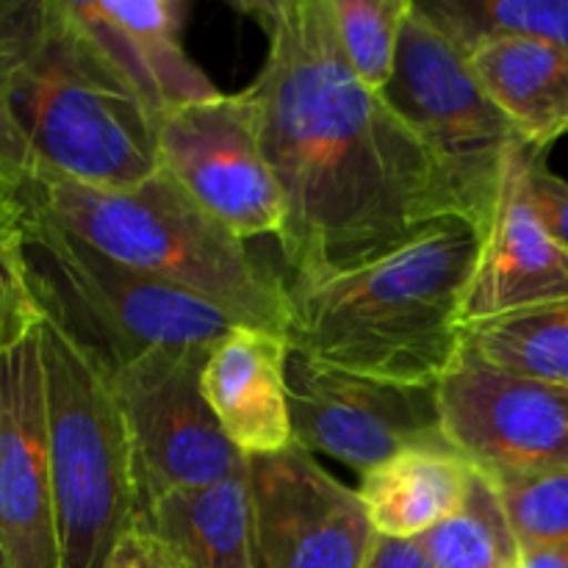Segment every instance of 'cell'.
Masks as SVG:
<instances>
[{
    "mask_svg": "<svg viewBox=\"0 0 568 568\" xmlns=\"http://www.w3.org/2000/svg\"><path fill=\"white\" fill-rule=\"evenodd\" d=\"M250 11L270 39L247 94L286 211L277 244L292 281L358 270L449 216H466L425 144L358 81L327 0Z\"/></svg>",
    "mask_w": 568,
    "mask_h": 568,
    "instance_id": "1",
    "label": "cell"
},
{
    "mask_svg": "<svg viewBox=\"0 0 568 568\" xmlns=\"http://www.w3.org/2000/svg\"><path fill=\"white\" fill-rule=\"evenodd\" d=\"M480 242L466 216H449L358 270L288 281V344L333 369L436 386L460 353V308Z\"/></svg>",
    "mask_w": 568,
    "mask_h": 568,
    "instance_id": "2",
    "label": "cell"
},
{
    "mask_svg": "<svg viewBox=\"0 0 568 568\" xmlns=\"http://www.w3.org/2000/svg\"><path fill=\"white\" fill-rule=\"evenodd\" d=\"M17 205L39 211L109 258L216 305L236 325L286 336V283L166 170L131 189H98L33 166Z\"/></svg>",
    "mask_w": 568,
    "mask_h": 568,
    "instance_id": "3",
    "label": "cell"
},
{
    "mask_svg": "<svg viewBox=\"0 0 568 568\" xmlns=\"http://www.w3.org/2000/svg\"><path fill=\"white\" fill-rule=\"evenodd\" d=\"M14 114L33 166L98 189L161 170L155 111L78 28L64 0H37L14 78Z\"/></svg>",
    "mask_w": 568,
    "mask_h": 568,
    "instance_id": "4",
    "label": "cell"
},
{
    "mask_svg": "<svg viewBox=\"0 0 568 568\" xmlns=\"http://www.w3.org/2000/svg\"><path fill=\"white\" fill-rule=\"evenodd\" d=\"M17 209L44 320L105 381L155 349H211L236 327L216 305L109 258L39 211Z\"/></svg>",
    "mask_w": 568,
    "mask_h": 568,
    "instance_id": "5",
    "label": "cell"
},
{
    "mask_svg": "<svg viewBox=\"0 0 568 568\" xmlns=\"http://www.w3.org/2000/svg\"><path fill=\"white\" fill-rule=\"evenodd\" d=\"M61 568H105L136 525L125 422L109 381L44 320L39 327Z\"/></svg>",
    "mask_w": 568,
    "mask_h": 568,
    "instance_id": "6",
    "label": "cell"
},
{
    "mask_svg": "<svg viewBox=\"0 0 568 568\" xmlns=\"http://www.w3.org/2000/svg\"><path fill=\"white\" fill-rule=\"evenodd\" d=\"M381 94L442 166L471 225L486 233L505 166L521 139L480 87L464 50L416 0L394 75Z\"/></svg>",
    "mask_w": 568,
    "mask_h": 568,
    "instance_id": "7",
    "label": "cell"
},
{
    "mask_svg": "<svg viewBox=\"0 0 568 568\" xmlns=\"http://www.w3.org/2000/svg\"><path fill=\"white\" fill-rule=\"evenodd\" d=\"M205 355L209 349H155L109 377L131 442L139 516L166 494L247 469L203 397Z\"/></svg>",
    "mask_w": 568,
    "mask_h": 568,
    "instance_id": "8",
    "label": "cell"
},
{
    "mask_svg": "<svg viewBox=\"0 0 568 568\" xmlns=\"http://www.w3.org/2000/svg\"><path fill=\"white\" fill-rule=\"evenodd\" d=\"M294 444L366 475L410 449H453L436 386L377 381L288 353Z\"/></svg>",
    "mask_w": 568,
    "mask_h": 568,
    "instance_id": "9",
    "label": "cell"
},
{
    "mask_svg": "<svg viewBox=\"0 0 568 568\" xmlns=\"http://www.w3.org/2000/svg\"><path fill=\"white\" fill-rule=\"evenodd\" d=\"M438 410L449 447L491 480L568 471V388L460 347L438 381Z\"/></svg>",
    "mask_w": 568,
    "mask_h": 568,
    "instance_id": "10",
    "label": "cell"
},
{
    "mask_svg": "<svg viewBox=\"0 0 568 568\" xmlns=\"http://www.w3.org/2000/svg\"><path fill=\"white\" fill-rule=\"evenodd\" d=\"M159 159L161 170L239 239L281 233L286 211L247 89L161 116Z\"/></svg>",
    "mask_w": 568,
    "mask_h": 568,
    "instance_id": "11",
    "label": "cell"
},
{
    "mask_svg": "<svg viewBox=\"0 0 568 568\" xmlns=\"http://www.w3.org/2000/svg\"><path fill=\"white\" fill-rule=\"evenodd\" d=\"M258 568H364L375 527L361 494L292 444L247 458Z\"/></svg>",
    "mask_w": 568,
    "mask_h": 568,
    "instance_id": "12",
    "label": "cell"
},
{
    "mask_svg": "<svg viewBox=\"0 0 568 568\" xmlns=\"http://www.w3.org/2000/svg\"><path fill=\"white\" fill-rule=\"evenodd\" d=\"M0 547L11 568H61L39 331L0 355Z\"/></svg>",
    "mask_w": 568,
    "mask_h": 568,
    "instance_id": "13",
    "label": "cell"
},
{
    "mask_svg": "<svg viewBox=\"0 0 568 568\" xmlns=\"http://www.w3.org/2000/svg\"><path fill=\"white\" fill-rule=\"evenodd\" d=\"M532 148L519 142L505 166L497 209L466 288L460 327L568 297V255L538 216L527 189Z\"/></svg>",
    "mask_w": 568,
    "mask_h": 568,
    "instance_id": "14",
    "label": "cell"
},
{
    "mask_svg": "<svg viewBox=\"0 0 568 568\" xmlns=\"http://www.w3.org/2000/svg\"><path fill=\"white\" fill-rule=\"evenodd\" d=\"M64 6L159 120L220 94L183 50L181 0H64Z\"/></svg>",
    "mask_w": 568,
    "mask_h": 568,
    "instance_id": "15",
    "label": "cell"
},
{
    "mask_svg": "<svg viewBox=\"0 0 568 568\" xmlns=\"http://www.w3.org/2000/svg\"><path fill=\"white\" fill-rule=\"evenodd\" d=\"M288 353L283 333L236 325L205 355L203 397L244 458L277 455L294 444Z\"/></svg>",
    "mask_w": 568,
    "mask_h": 568,
    "instance_id": "16",
    "label": "cell"
},
{
    "mask_svg": "<svg viewBox=\"0 0 568 568\" xmlns=\"http://www.w3.org/2000/svg\"><path fill=\"white\" fill-rule=\"evenodd\" d=\"M464 53L527 148L547 153L568 136V50L530 37H486Z\"/></svg>",
    "mask_w": 568,
    "mask_h": 568,
    "instance_id": "17",
    "label": "cell"
},
{
    "mask_svg": "<svg viewBox=\"0 0 568 568\" xmlns=\"http://www.w3.org/2000/svg\"><path fill=\"white\" fill-rule=\"evenodd\" d=\"M189 568H258L247 469L155 499L136 519Z\"/></svg>",
    "mask_w": 568,
    "mask_h": 568,
    "instance_id": "18",
    "label": "cell"
},
{
    "mask_svg": "<svg viewBox=\"0 0 568 568\" xmlns=\"http://www.w3.org/2000/svg\"><path fill=\"white\" fill-rule=\"evenodd\" d=\"M475 466L455 449H410L361 475V503L377 536L416 541L460 508Z\"/></svg>",
    "mask_w": 568,
    "mask_h": 568,
    "instance_id": "19",
    "label": "cell"
},
{
    "mask_svg": "<svg viewBox=\"0 0 568 568\" xmlns=\"http://www.w3.org/2000/svg\"><path fill=\"white\" fill-rule=\"evenodd\" d=\"M460 347L505 372L568 388V297L464 325Z\"/></svg>",
    "mask_w": 568,
    "mask_h": 568,
    "instance_id": "20",
    "label": "cell"
},
{
    "mask_svg": "<svg viewBox=\"0 0 568 568\" xmlns=\"http://www.w3.org/2000/svg\"><path fill=\"white\" fill-rule=\"evenodd\" d=\"M416 541L433 568H519L521 544L503 497L477 469L460 508Z\"/></svg>",
    "mask_w": 568,
    "mask_h": 568,
    "instance_id": "21",
    "label": "cell"
},
{
    "mask_svg": "<svg viewBox=\"0 0 568 568\" xmlns=\"http://www.w3.org/2000/svg\"><path fill=\"white\" fill-rule=\"evenodd\" d=\"M416 6L460 50L486 37H530L568 50V0H416Z\"/></svg>",
    "mask_w": 568,
    "mask_h": 568,
    "instance_id": "22",
    "label": "cell"
},
{
    "mask_svg": "<svg viewBox=\"0 0 568 568\" xmlns=\"http://www.w3.org/2000/svg\"><path fill=\"white\" fill-rule=\"evenodd\" d=\"M338 44L364 87L383 92L397 64L399 37L414 0H327Z\"/></svg>",
    "mask_w": 568,
    "mask_h": 568,
    "instance_id": "23",
    "label": "cell"
},
{
    "mask_svg": "<svg viewBox=\"0 0 568 568\" xmlns=\"http://www.w3.org/2000/svg\"><path fill=\"white\" fill-rule=\"evenodd\" d=\"M37 0H0V200L17 194L33 172V155L14 114V78L31 31Z\"/></svg>",
    "mask_w": 568,
    "mask_h": 568,
    "instance_id": "24",
    "label": "cell"
},
{
    "mask_svg": "<svg viewBox=\"0 0 568 568\" xmlns=\"http://www.w3.org/2000/svg\"><path fill=\"white\" fill-rule=\"evenodd\" d=\"M491 483L503 497L521 547L568 541V471L503 477Z\"/></svg>",
    "mask_w": 568,
    "mask_h": 568,
    "instance_id": "25",
    "label": "cell"
},
{
    "mask_svg": "<svg viewBox=\"0 0 568 568\" xmlns=\"http://www.w3.org/2000/svg\"><path fill=\"white\" fill-rule=\"evenodd\" d=\"M44 314L28 277L20 220L0 227V355L42 327Z\"/></svg>",
    "mask_w": 568,
    "mask_h": 568,
    "instance_id": "26",
    "label": "cell"
},
{
    "mask_svg": "<svg viewBox=\"0 0 568 568\" xmlns=\"http://www.w3.org/2000/svg\"><path fill=\"white\" fill-rule=\"evenodd\" d=\"M527 189L538 216L568 255V181L549 170L547 153L532 150L527 164Z\"/></svg>",
    "mask_w": 568,
    "mask_h": 568,
    "instance_id": "27",
    "label": "cell"
},
{
    "mask_svg": "<svg viewBox=\"0 0 568 568\" xmlns=\"http://www.w3.org/2000/svg\"><path fill=\"white\" fill-rule=\"evenodd\" d=\"M105 568H189L166 547L161 538L144 530L142 525H133L125 536L116 541Z\"/></svg>",
    "mask_w": 568,
    "mask_h": 568,
    "instance_id": "28",
    "label": "cell"
},
{
    "mask_svg": "<svg viewBox=\"0 0 568 568\" xmlns=\"http://www.w3.org/2000/svg\"><path fill=\"white\" fill-rule=\"evenodd\" d=\"M364 568H433L419 541L377 536Z\"/></svg>",
    "mask_w": 568,
    "mask_h": 568,
    "instance_id": "29",
    "label": "cell"
},
{
    "mask_svg": "<svg viewBox=\"0 0 568 568\" xmlns=\"http://www.w3.org/2000/svg\"><path fill=\"white\" fill-rule=\"evenodd\" d=\"M519 568H568V541L521 547Z\"/></svg>",
    "mask_w": 568,
    "mask_h": 568,
    "instance_id": "30",
    "label": "cell"
},
{
    "mask_svg": "<svg viewBox=\"0 0 568 568\" xmlns=\"http://www.w3.org/2000/svg\"><path fill=\"white\" fill-rule=\"evenodd\" d=\"M17 220H20V209H17V203H6V200H0V227L14 225Z\"/></svg>",
    "mask_w": 568,
    "mask_h": 568,
    "instance_id": "31",
    "label": "cell"
},
{
    "mask_svg": "<svg viewBox=\"0 0 568 568\" xmlns=\"http://www.w3.org/2000/svg\"><path fill=\"white\" fill-rule=\"evenodd\" d=\"M0 568H11L9 558H6V552H3V547H0Z\"/></svg>",
    "mask_w": 568,
    "mask_h": 568,
    "instance_id": "32",
    "label": "cell"
}]
</instances>
